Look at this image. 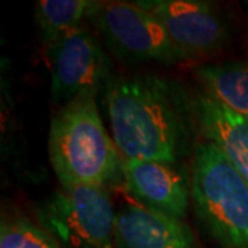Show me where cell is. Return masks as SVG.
Returning a JSON list of instances; mask_svg holds the SVG:
<instances>
[{"label":"cell","mask_w":248,"mask_h":248,"mask_svg":"<svg viewBox=\"0 0 248 248\" xmlns=\"http://www.w3.org/2000/svg\"><path fill=\"white\" fill-rule=\"evenodd\" d=\"M105 104L122 160L177 164L187 145L193 107L170 81L155 75L110 76Z\"/></svg>","instance_id":"6da1fadb"},{"label":"cell","mask_w":248,"mask_h":248,"mask_svg":"<svg viewBox=\"0 0 248 248\" xmlns=\"http://www.w3.org/2000/svg\"><path fill=\"white\" fill-rule=\"evenodd\" d=\"M0 248H61V246L42 226L14 215L1 221Z\"/></svg>","instance_id":"4fadbf2b"},{"label":"cell","mask_w":248,"mask_h":248,"mask_svg":"<svg viewBox=\"0 0 248 248\" xmlns=\"http://www.w3.org/2000/svg\"><path fill=\"white\" fill-rule=\"evenodd\" d=\"M40 226L63 248H112L116 214L105 187L55 190L37 210Z\"/></svg>","instance_id":"277c9868"},{"label":"cell","mask_w":248,"mask_h":248,"mask_svg":"<svg viewBox=\"0 0 248 248\" xmlns=\"http://www.w3.org/2000/svg\"><path fill=\"white\" fill-rule=\"evenodd\" d=\"M195 75L205 95L248 120V61L202 65Z\"/></svg>","instance_id":"8fae6325"},{"label":"cell","mask_w":248,"mask_h":248,"mask_svg":"<svg viewBox=\"0 0 248 248\" xmlns=\"http://www.w3.org/2000/svg\"><path fill=\"white\" fill-rule=\"evenodd\" d=\"M197 130L204 141L217 145L248 185V120L202 93L193 104Z\"/></svg>","instance_id":"30bf717a"},{"label":"cell","mask_w":248,"mask_h":248,"mask_svg":"<svg viewBox=\"0 0 248 248\" xmlns=\"http://www.w3.org/2000/svg\"><path fill=\"white\" fill-rule=\"evenodd\" d=\"M87 19L107 45L127 60L167 65L187 60L163 25L138 3L94 1Z\"/></svg>","instance_id":"5b68a950"},{"label":"cell","mask_w":248,"mask_h":248,"mask_svg":"<svg viewBox=\"0 0 248 248\" xmlns=\"http://www.w3.org/2000/svg\"><path fill=\"white\" fill-rule=\"evenodd\" d=\"M51 97L71 102L86 93H98L110 78V62L95 36L80 28L47 48Z\"/></svg>","instance_id":"8992f818"},{"label":"cell","mask_w":248,"mask_h":248,"mask_svg":"<svg viewBox=\"0 0 248 248\" xmlns=\"http://www.w3.org/2000/svg\"><path fill=\"white\" fill-rule=\"evenodd\" d=\"M163 25L172 43L187 58L217 53L229 37L225 19L202 0L137 1Z\"/></svg>","instance_id":"52a82bcc"},{"label":"cell","mask_w":248,"mask_h":248,"mask_svg":"<svg viewBox=\"0 0 248 248\" xmlns=\"http://www.w3.org/2000/svg\"><path fill=\"white\" fill-rule=\"evenodd\" d=\"M86 93L65 104L48 133V157L63 187H105L120 170L122 157L98 110L95 95Z\"/></svg>","instance_id":"7a4b0ae2"},{"label":"cell","mask_w":248,"mask_h":248,"mask_svg":"<svg viewBox=\"0 0 248 248\" xmlns=\"http://www.w3.org/2000/svg\"><path fill=\"white\" fill-rule=\"evenodd\" d=\"M190 199L204 228L222 248H248V185L211 142L193 148Z\"/></svg>","instance_id":"3957f363"},{"label":"cell","mask_w":248,"mask_h":248,"mask_svg":"<svg viewBox=\"0 0 248 248\" xmlns=\"http://www.w3.org/2000/svg\"><path fill=\"white\" fill-rule=\"evenodd\" d=\"M115 241L119 248H195L184 222L141 203L124 204L116 214Z\"/></svg>","instance_id":"9c48e42d"},{"label":"cell","mask_w":248,"mask_h":248,"mask_svg":"<svg viewBox=\"0 0 248 248\" xmlns=\"http://www.w3.org/2000/svg\"><path fill=\"white\" fill-rule=\"evenodd\" d=\"M124 184L138 203L184 219L189 207L190 186L177 164L155 160H122Z\"/></svg>","instance_id":"ba28073f"},{"label":"cell","mask_w":248,"mask_h":248,"mask_svg":"<svg viewBox=\"0 0 248 248\" xmlns=\"http://www.w3.org/2000/svg\"><path fill=\"white\" fill-rule=\"evenodd\" d=\"M94 1L89 0H40L36 3L35 17L40 35L47 46L80 29Z\"/></svg>","instance_id":"7c38bea8"}]
</instances>
